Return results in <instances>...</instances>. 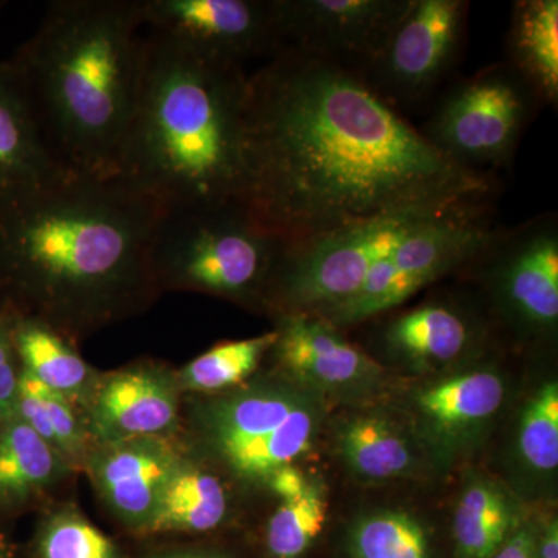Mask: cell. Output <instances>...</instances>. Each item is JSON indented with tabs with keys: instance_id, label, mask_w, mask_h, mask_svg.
<instances>
[{
	"instance_id": "obj_32",
	"label": "cell",
	"mask_w": 558,
	"mask_h": 558,
	"mask_svg": "<svg viewBox=\"0 0 558 558\" xmlns=\"http://www.w3.org/2000/svg\"><path fill=\"white\" fill-rule=\"evenodd\" d=\"M21 365L14 349L9 311L0 301V425L16 414Z\"/></svg>"
},
{
	"instance_id": "obj_10",
	"label": "cell",
	"mask_w": 558,
	"mask_h": 558,
	"mask_svg": "<svg viewBox=\"0 0 558 558\" xmlns=\"http://www.w3.org/2000/svg\"><path fill=\"white\" fill-rule=\"evenodd\" d=\"M480 271L499 318L524 337H550L558 323V219L545 213L497 229L462 267ZM461 269V270H462Z\"/></svg>"
},
{
	"instance_id": "obj_29",
	"label": "cell",
	"mask_w": 558,
	"mask_h": 558,
	"mask_svg": "<svg viewBox=\"0 0 558 558\" xmlns=\"http://www.w3.org/2000/svg\"><path fill=\"white\" fill-rule=\"evenodd\" d=\"M328 492L311 480L303 497L281 502L266 531L267 558H301L322 534L328 519Z\"/></svg>"
},
{
	"instance_id": "obj_30",
	"label": "cell",
	"mask_w": 558,
	"mask_h": 558,
	"mask_svg": "<svg viewBox=\"0 0 558 558\" xmlns=\"http://www.w3.org/2000/svg\"><path fill=\"white\" fill-rule=\"evenodd\" d=\"M517 457L529 473L549 476L558 468V384L546 381L521 410Z\"/></svg>"
},
{
	"instance_id": "obj_34",
	"label": "cell",
	"mask_w": 558,
	"mask_h": 558,
	"mask_svg": "<svg viewBox=\"0 0 558 558\" xmlns=\"http://www.w3.org/2000/svg\"><path fill=\"white\" fill-rule=\"evenodd\" d=\"M492 558H538L537 531L523 523Z\"/></svg>"
},
{
	"instance_id": "obj_38",
	"label": "cell",
	"mask_w": 558,
	"mask_h": 558,
	"mask_svg": "<svg viewBox=\"0 0 558 558\" xmlns=\"http://www.w3.org/2000/svg\"><path fill=\"white\" fill-rule=\"evenodd\" d=\"M2 7H3V3H0V9H2Z\"/></svg>"
},
{
	"instance_id": "obj_8",
	"label": "cell",
	"mask_w": 558,
	"mask_h": 558,
	"mask_svg": "<svg viewBox=\"0 0 558 558\" xmlns=\"http://www.w3.org/2000/svg\"><path fill=\"white\" fill-rule=\"evenodd\" d=\"M542 108L534 90L502 61L451 86L418 131L458 167L495 175L512 163Z\"/></svg>"
},
{
	"instance_id": "obj_35",
	"label": "cell",
	"mask_w": 558,
	"mask_h": 558,
	"mask_svg": "<svg viewBox=\"0 0 558 558\" xmlns=\"http://www.w3.org/2000/svg\"><path fill=\"white\" fill-rule=\"evenodd\" d=\"M537 557L558 558V524L553 519L543 529L542 534L537 532Z\"/></svg>"
},
{
	"instance_id": "obj_9",
	"label": "cell",
	"mask_w": 558,
	"mask_h": 558,
	"mask_svg": "<svg viewBox=\"0 0 558 558\" xmlns=\"http://www.w3.org/2000/svg\"><path fill=\"white\" fill-rule=\"evenodd\" d=\"M495 230L492 204L440 216L400 242L369 271L354 295L315 315L341 330L379 318L433 282L461 270Z\"/></svg>"
},
{
	"instance_id": "obj_3",
	"label": "cell",
	"mask_w": 558,
	"mask_h": 558,
	"mask_svg": "<svg viewBox=\"0 0 558 558\" xmlns=\"http://www.w3.org/2000/svg\"><path fill=\"white\" fill-rule=\"evenodd\" d=\"M11 64L58 161L116 175L146 64L140 0H58Z\"/></svg>"
},
{
	"instance_id": "obj_27",
	"label": "cell",
	"mask_w": 558,
	"mask_h": 558,
	"mask_svg": "<svg viewBox=\"0 0 558 558\" xmlns=\"http://www.w3.org/2000/svg\"><path fill=\"white\" fill-rule=\"evenodd\" d=\"M277 341V330L215 344L199 357L175 371L180 391L213 396L229 391L255 376Z\"/></svg>"
},
{
	"instance_id": "obj_19",
	"label": "cell",
	"mask_w": 558,
	"mask_h": 558,
	"mask_svg": "<svg viewBox=\"0 0 558 558\" xmlns=\"http://www.w3.org/2000/svg\"><path fill=\"white\" fill-rule=\"evenodd\" d=\"M68 172L44 137L10 60L0 61V211Z\"/></svg>"
},
{
	"instance_id": "obj_11",
	"label": "cell",
	"mask_w": 558,
	"mask_h": 558,
	"mask_svg": "<svg viewBox=\"0 0 558 558\" xmlns=\"http://www.w3.org/2000/svg\"><path fill=\"white\" fill-rule=\"evenodd\" d=\"M465 0H410L363 73L392 108L427 100L449 76L468 32Z\"/></svg>"
},
{
	"instance_id": "obj_17",
	"label": "cell",
	"mask_w": 558,
	"mask_h": 558,
	"mask_svg": "<svg viewBox=\"0 0 558 558\" xmlns=\"http://www.w3.org/2000/svg\"><path fill=\"white\" fill-rule=\"evenodd\" d=\"M486 326L457 301L433 300L377 326L381 355L413 373H440L475 357L486 343Z\"/></svg>"
},
{
	"instance_id": "obj_25",
	"label": "cell",
	"mask_w": 558,
	"mask_h": 558,
	"mask_svg": "<svg viewBox=\"0 0 558 558\" xmlns=\"http://www.w3.org/2000/svg\"><path fill=\"white\" fill-rule=\"evenodd\" d=\"M70 465L17 414L0 425V499L22 501L53 487Z\"/></svg>"
},
{
	"instance_id": "obj_7",
	"label": "cell",
	"mask_w": 558,
	"mask_h": 558,
	"mask_svg": "<svg viewBox=\"0 0 558 558\" xmlns=\"http://www.w3.org/2000/svg\"><path fill=\"white\" fill-rule=\"evenodd\" d=\"M461 208L465 207L411 209L310 240L286 242L271 275L266 311L271 315L318 314L336 306L354 295L369 271L400 242Z\"/></svg>"
},
{
	"instance_id": "obj_37",
	"label": "cell",
	"mask_w": 558,
	"mask_h": 558,
	"mask_svg": "<svg viewBox=\"0 0 558 558\" xmlns=\"http://www.w3.org/2000/svg\"><path fill=\"white\" fill-rule=\"evenodd\" d=\"M0 558H13V546L3 535H0Z\"/></svg>"
},
{
	"instance_id": "obj_18",
	"label": "cell",
	"mask_w": 558,
	"mask_h": 558,
	"mask_svg": "<svg viewBox=\"0 0 558 558\" xmlns=\"http://www.w3.org/2000/svg\"><path fill=\"white\" fill-rule=\"evenodd\" d=\"M182 453L170 439L95 444L84 469L102 501L128 526L146 531Z\"/></svg>"
},
{
	"instance_id": "obj_26",
	"label": "cell",
	"mask_w": 558,
	"mask_h": 558,
	"mask_svg": "<svg viewBox=\"0 0 558 558\" xmlns=\"http://www.w3.org/2000/svg\"><path fill=\"white\" fill-rule=\"evenodd\" d=\"M16 414L50 444L70 469H84L94 440L78 409L21 369Z\"/></svg>"
},
{
	"instance_id": "obj_21",
	"label": "cell",
	"mask_w": 558,
	"mask_h": 558,
	"mask_svg": "<svg viewBox=\"0 0 558 558\" xmlns=\"http://www.w3.org/2000/svg\"><path fill=\"white\" fill-rule=\"evenodd\" d=\"M9 314L21 369L76 409L86 410L101 373L81 357L68 337L47 323L16 312Z\"/></svg>"
},
{
	"instance_id": "obj_22",
	"label": "cell",
	"mask_w": 558,
	"mask_h": 558,
	"mask_svg": "<svg viewBox=\"0 0 558 558\" xmlns=\"http://www.w3.org/2000/svg\"><path fill=\"white\" fill-rule=\"evenodd\" d=\"M506 64L534 90L543 106H558V2L519 0L513 3Z\"/></svg>"
},
{
	"instance_id": "obj_1",
	"label": "cell",
	"mask_w": 558,
	"mask_h": 558,
	"mask_svg": "<svg viewBox=\"0 0 558 558\" xmlns=\"http://www.w3.org/2000/svg\"><path fill=\"white\" fill-rule=\"evenodd\" d=\"M241 204L296 242L425 208L488 204L497 175L458 167L357 70L284 47L247 78Z\"/></svg>"
},
{
	"instance_id": "obj_12",
	"label": "cell",
	"mask_w": 558,
	"mask_h": 558,
	"mask_svg": "<svg viewBox=\"0 0 558 558\" xmlns=\"http://www.w3.org/2000/svg\"><path fill=\"white\" fill-rule=\"evenodd\" d=\"M146 31L241 65L284 49L274 0H140Z\"/></svg>"
},
{
	"instance_id": "obj_13",
	"label": "cell",
	"mask_w": 558,
	"mask_h": 558,
	"mask_svg": "<svg viewBox=\"0 0 558 558\" xmlns=\"http://www.w3.org/2000/svg\"><path fill=\"white\" fill-rule=\"evenodd\" d=\"M277 371L326 400H360L379 391L387 369L325 318L304 312L274 315Z\"/></svg>"
},
{
	"instance_id": "obj_36",
	"label": "cell",
	"mask_w": 558,
	"mask_h": 558,
	"mask_svg": "<svg viewBox=\"0 0 558 558\" xmlns=\"http://www.w3.org/2000/svg\"><path fill=\"white\" fill-rule=\"evenodd\" d=\"M167 558H227L226 556H220V554L215 553H183L178 554V556H171Z\"/></svg>"
},
{
	"instance_id": "obj_2",
	"label": "cell",
	"mask_w": 558,
	"mask_h": 558,
	"mask_svg": "<svg viewBox=\"0 0 558 558\" xmlns=\"http://www.w3.org/2000/svg\"><path fill=\"white\" fill-rule=\"evenodd\" d=\"M163 213L119 179L64 172L0 211V293L11 312L70 341L160 292L153 248Z\"/></svg>"
},
{
	"instance_id": "obj_24",
	"label": "cell",
	"mask_w": 558,
	"mask_h": 558,
	"mask_svg": "<svg viewBox=\"0 0 558 558\" xmlns=\"http://www.w3.org/2000/svg\"><path fill=\"white\" fill-rule=\"evenodd\" d=\"M519 505L498 481H468L454 510V558H492L523 524Z\"/></svg>"
},
{
	"instance_id": "obj_28",
	"label": "cell",
	"mask_w": 558,
	"mask_h": 558,
	"mask_svg": "<svg viewBox=\"0 0 558 558\" xmlns=\"http://www.w3.org/2000/svg\"><path fill=\"white\" fill-rule=\"evenodd\" d=\"M348 550L351 558H432L427 529L399 509L360 515L349 527Z\"/></svg>"
},
{
	"instance_id": "obj_31",
	"label": "cell",
	"mask_w": 558,
	"mask_h": 558,
	"mask_svg": "<svg viewBox=\"0 0 558 558\" xmlns=\"http://www.w3.org/2000/svg\"><path fill=\"white\" fill-rule=\"evenodd\" d=\"M40 558H120L119 549L75 506L51 513L40 534Z\"/></svg>"
},
{
	"instance_id": "obj_5",
	"label": "cell",
	"mask_w": 558,
	"mask_h": 558,
	"mask_svg": "<svg viewBox=\"0 0 558 558\" xmlns=\"http://www.w3.org/2000/svg\"><path fill=\"white\" fill-rule=\"evenodd\" d=\"M191 405V429L204 454L238 483L263 488L314 450L328 414V400L279 371Z\"/></svg>"
},
{
	"instance_id": "obj_33",
	"label": "cell",
	"mask_w": 558,
	"mask_h": 558,
	"mask_svg": "<svg viewBox=\"0 0 558 558\" xmlns=\"http://www.w3.org/2000/svg\"><path fill=\"white\" fill-rule=\"evenodd\" d=\"M311 480L304 475L303 470L296 465H288V468L279 469L269 484L267 490H270L279 499V502L295 501L303 497Z\"/></svg>"
},
{
	"instance_id": "obj_20",
	"label": "cell",
	"mask_w": 558,
	"mask_h": 558,
	"mask_svg": "<svg viewBox=\"0 0 558 558\" xmlns=\"http://www.w3.org/2000/svg\"><path fill=\"white\" fill-rule=\"evenodd\" d=\"M333 446L344 468L363 483L414 478L428 454L409 425L380 413H354L333 424Z\"/></svg>"
},
{
	"instance_id": "obj_6",
	"label": "cell",
	"mask_w": 558,
	"mask_h": 558,
	"mask_svg": "<svg viewBox=\"0 0 558 558\" xmlns=\"http://www.w3.org/2000/svg\"><path fill=\"white\" fill-rule=\"evenodd\" d=\"M286 242L241 202L163 213L153 248L159 290H190L266 310Z\"/></svg>"
},
{
	"instance_id": "obj_14",
	"label": "cell",
	"mask_w": 558,
	"mask_h": 558,
	"mask_svg": "<svg viewBox=\"0 0 558 558\" xmlns=\"http://www.w3.org/2000/svg\"><path fill=\"white\" fill-rule=\"evenodd\" d=\"M497 369L454 371L414 388L407 398L409 428L428 458L453 462L478 446L506 400Z\"/></svg>"
},
{
	"instance_id": "obj_16",
	"label": "cell",
	"mask_w": 558,
	"mask_h": 558,
	"mask_svg": "<svg viewBox=\"0 0 558 558\" xmlns=\"http://www.w3.org/2000/svg\"><path fill=\"white\" fill-rule=\"evenodd\" d=\"M180 395L175 371L156 362L101 374L83 411L92 440L171 439L180 425Z\"/></svg>"
},
{
	"instance_id": "obj_23",
	"label": "cell",
	"mask_w": 558,
	"mask_h": 558,
	"mask_svg": "<svg viewBox=\"0 0 558 558\" xmlns=\"http://www.w3.org/2000/svg\"><path fill=\"white\" fill-rule=\"evenodd\" d=\"M229 488L213 470L182 454L165 484L146 532L215 531L229 519Z\"/></svg>"
},
{
	"instance_id": "obj_15",
	"label": "cell",
	"mask_w": 558,
	"mask_h": 558,
	"mask_svg": "<svg viewBox=\"0 0 558 558\" xmlns=\"http://www.w3.org/2000/svg\"><path fill=\"white\" fill-rule=\"evenodd\" d=\"M410 0H274L284 47L365 73Z\"/></svg>"
},
{
	"instance_id": "obj_4",
	"label": "cell",
	"mask_w": 558,
	"mask_h": 558,
	"mask_svg": "<svg viewBox=\"0 0 558 558\" xmlns=\"http://www.w3.org/2000/svg\"><path fill=\"white\" fill-rule=\"evenodd\" d=\"M247 78L146 31V64L116 175L161 213L240 202Z\"/></svg>"
}]
</instances>
